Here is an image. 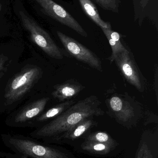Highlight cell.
Segmentation results:
<instances>
[{"mask_svg": "<svg viewBox=\"0 0 158 158\" xmlns=\"http://www.w3.org/2000/svg\"><path fill=\"white\" fill-rule=\"evenodd\" d=\"M101 101L95 95H91L73 104L49 122L30 134V136L47 143L51 139L70 130L86 118L103 116L105 111L101 107Z\"/></svg>", "mask_w": 158, "mask_h": 158, "instance_id": "obj_1", "label": "cell"}, {"mask_svg": "<svg viewBox=\"0 0 158 158\" xmlns=\"http://www.w3.org/2000/svg\"><path fill=\"white\" fill-rule=\"evenodd\" d=\"M4 145L21 158H69L58 148L20 135L2 134Z\"/></svg>", "mask_w": 158, "mask_h": 158, "instance_id": "obj_2", "label": "cell"}, {"mask_svg": "<svg viewBox=\"0 0 158 158\" xmlns=\"http://www.w3.org/2000/svg\"><path fill=\"white\" fill-rule=\"evenodd\" d=\"M105 103L109 115L124 126L136 122L143 114L142 104L127 93H115Z\"/></svg>", "mask_w": 158, "mask_h": 158, "instance_id": "obj_3", "label": "cell"}, {"mask_svg": "<svg viewBox=\"0 0 158 158\" xmlns=\"http://www.w3.org/2000/svg\"><path fill=\"white\" fill-rule=\"evenodd\" d=\"M22 24L29 31L32 41L52 58L62 59L64 54L49 34L35 21L22 11L19 12Z\"/></svg>", "mask_w": 158, "mask_h": 158, "instance_id": "obj_4", "label": "cell"}, {"mask_svg": "<svg viewBox=\"0 0 158 158\" xmlns=\"http://www.w3.org/2000/svg\"><path fill=\"white\" fill-rule=\"evenodd\" d=\"M41 75L40 69L32 67L16 75L9 83L5 98L7 104H11L23 97L32 87Z\"/></svg>", "mask_w": 158, "mask_h": 158, "instance_id": "obj_5", "label": "cell"}, {"mask_svg": "<svg viewBox=\"0 0 158 158\" xmlns=\"http://www.w3.org/2000/svg\"><path fill=\"white\" fill-rule=\"evenodd\" d=\"M114 62L129 84L140 92L144 91L145 78L138 67L133 54L129 49L127 48L125 51L120 52Z\"/></svg>", "mask_w": 158, "mask_h": 158, "instance_id": "obj_6", "label": "cell"}, {"mask_svg": "<svg viewBox=\"0 0 158 158\" xmlns=\"http://www.w3.org/2000/svg\"><path fill=\"white\" fill-rule=\"evenodd\" d=\"M57 34L65 50L73 58L102 72V63L95 53L73 38L60 31Z\"/></svg>", "mask_w": 158, "mask_h": 158, "instance_id": "obj_7", "label": "cell"}, {"mask_svg": "<svg viewBox=\"0 0 158 158\" xmlns=\"http://www.w3.org/2000/svg\"><path fill=\"white\" fill-rule=\"evenodd\" d=\"M47 15L57 21L87 38L88 35L81 25L66 10L53 0H35Z\"/></svg>", "mask_w": 158, "mask_h": 158, "instance_id": "obj_8", "label": "cell"}, {"mask_svg": "<svg viewBox=\"0 0 158 158\" xmlns=\"http://www.w3.org/2000/svg\"><path fill=\"white\" fill-rule=\"evenodd\" d=\"M49 100L48 98H44L32 102L7 119L6 124L15 127L31 126L35 119L42 113Z\"/></svg>", "mask_w": 158, "mask_h": 158, "instance_id": "obj_9", "label": "cell"}, {"mask_svg": "<svg viewBox=\"0 0 158 158\" xmlns=\"http://www.w3.org/2000/svg\"><path fill=\"white\" fill-rule=\"evenodd\" d=\"M52 94L54 98L60 102H64L77 96L85 86L78 81L71 79L55 85Z\"/></svg>", "mask_w": 158, "mask_h": 158, "instance_id": "obj_10", "label": "cell"}, {"mask_svg": "<svg viewBox=\"0 0 158 158\" xmlns=\"http://www.w3.org/2000/svg\"><path fill=\"white\" fill-rule=\"evenodd\" d=\"M92 118H86L83 120L65 133L51 139L47 143H59L65 140H73L79 138L96 125V122Z\"/></svg>", "mask_w": 158, "mask_h": 158, "instance_id": "obj_11", "label": "cell"}, {"mask_svg": "<svg viewBox=\"0 0 158 158\" xmlns=\"http://www.w3.org/2000/svg\"><path fill=\"white\" fill-rule=\"evenodd\" d=\"M75 100H69L54 106L36 118L31 126L37 128L42 126L50 120L55 118L75 104Z\"/></svg>", "mask_w": 158, "mask_h": 158, "instance_id": "obj_12", "label": "cell"}, {"mask_svg": "<svg viewBox=\"0 0 158 158\" xmlns=\"http://www.w3.org/2000/svg\"><path fill=\"white\" fill-rule=\"evenodd\" d=\"M80 5L86 15L100 28L111 29L109 22L104 21L99 15L98 10L91 0H79Z\"/></svg>", "mask_w": 158, "mask_h": 158, "instance_id": "obj_13", "label": "cell"}, {"mask_svg": "<svg viewBox=\"0 0 158 158\" xmlns=\"http://www.w3.org/2000/svg\"><path fill=\"white\" fill-rule=\"evenodd\" d=\"M114 146L92 141H85L81 145L83 150L92 154L105 155L108 154Z\"/></svg>", "mask_w": 158, "mask_h": 158, "instance_id": "obj_14", "label": "cell"}, {"mask_svg": "<svg viewBox=\"0 0 158 158\" xmlns=\"http://www.w3.org/2000/svg\"><path fill=\"white\" fill-rule=\"evenodd\" d=\"M86 141L108 144L115 146V142L111 136L105 132L98 131L90 135L86 138Z\"/></svg>", "mask_w": 158, "mask_h": 158, "instance_id": "obj_15", "label": "cell"}, {"mask_svg": "<svg viewBox=\"0 0 158 158\" xmlns=\"http://www.w3.org/2000/svg\"><path fill=\"white\" fill-rule=\"evenodd\" d=\"M101 8L113 13H119V0H93Z\"/></svg>", "mask_w": 158, "mask_h": 158, "instance_id": "obj_16", "label": "cell"}, {"mask_svg": "<svg viewBox=\"0 0 158 158\" xmlns=\"http://www.w3.org/2000/svg\"><path fill=\"white\" fill-rule=\"evenodd\" d=\"M106 37L109 42L112 50V54L108 58L110 64H111L114 62L117 55L121 52L125 51L127 48L122 44V42H117L108 36H106Z\"/></svg>", "mask_w": 158, "mask_h": 158, "instance_id": "obj_17", "label": "cell"}, {"mask_svg": "<svg viewBox=\"0 0 158 158\" xmlns=\"http://www.w3.org/2000/svg\"><path fill=\"white\" fill-rule=\"evenodd\" d=\"M135 158H154L152 152L146 143L143 142L139 147Z\"/></svg>", "mask_w": 158, "mask_h": 158, "instance_id": "obj_18", "label": "cell"}, {"mask_svg": "<svg viewBox=\"0 0 158 158\" xmlns=\"http://www.w3.org/2000/svg\"><path fill=\"white\" fill-rule=\"evenodd\" d=\"M154 89L156 98L157 102H158V69L157 66L156 69L155 74V81H154Z\"/></svg>", "mask_w": 158, "mask_h": 158, "instance_id": "obj_19", "label": "cell"}, {"mask_svg": "<svg viewBox=\"0 0 158 158\" xmlns=\"http://www.w3.org/2000/svg\"><path fill=\"white\" fill-rule=\"evenodd\" d=\"M5 61L4 57H0V72L3 69L4 65L5 63Z\"/></svg>", "mask_w": 158, "mask_h": 158, "instance_id": "obj_20", "label": "cell"}, {"mask_svg": "<svg viewBox=\"0 0 158 158\" xmlns=\"http://www.w3.org/2000/svg\"><path fill=\"white\" fill-rule=\"evenodd\" d=\"M149 0H140V4L143 8H144L147 5Z\"/></svg>", "mask_w": 158, "mask_h": 158, "instance_id": "obj_21", "label": "cell"}, {"mask_svg": "<svg viewBox=\"0 0 158 158\" xmlns=\"http://www.w3.org/2000/svg\"><path fill=\"white\" fill-rule=\"evenodd\" d=\"M1 8H2V6H1V5L0 4V10H1Z\"/></svg>", "mask_w": 158, "mask_h": 158, "instance_id": "obj_22", "label": "cell"}]
</instances>
